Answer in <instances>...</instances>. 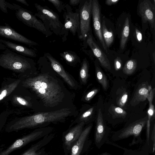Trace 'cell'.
<instances>
[{
  "label": "cell",
  "instance_id": "6da1fadb",
  "mask_svg": "<svg viewBox=\"0 0 155 155\" xmlns=\"http://www.w3.org/2000/svg\"><path fill=\"white\" fill-rule=\"evenodd\" d=\"M21 84L32 94L39 97L47 106L57 105L63 96L60 85L47 74L27 78L22 80Z\"/></svg>",
  "mask_w": 155,
  "mask_h": 155
},
{
  "label": "cell",
  "instance_id": "7a4b0ae2",
  "mask_svg": "<svg viewBox=\"0 0 155 155\" xmlns=\"http://www.w3.org/2000/svg\"><path fill=\"white\" fill-rule=\"evenodd\" d=\"M71 111L63 108L50 112H40L16 117L6 125L5 131L8 133L18 132L26 129L33 128L42 124L59 121L68 116Z\"/></svg>",
  "mask_w": 155,
  "mask_h": 155
},
{
  "label": "cell",
  "instance_id": "3957f363",
  "mask_svg": "<svg viewBox=\"0 0 155 155\" xmlns=\"http://www.w3.org/2000/svg\"><path fill=\"white\" fill-rule=\"evenodd\" d=\"M0 67L12 71L18 78L23 79L33 76L35 70L33 59L7 48L0 54Z\"/></svg>",
  "mask_w": 155,
  "mask_h": 155
},
{
  "label": "cell",
  "instance_id": "277c9868",
  "mask_svg": "<svg viewBox=\"0 0 155 155\" xmlns=\"http://www.w3.org/2000/svg\"><path fill=\"white\" fill-rule=\"evenodd\" d=\"M33 96L21 84L8 97L5 104L7 107L10 106L9 108L15 110L20 115L27 109L34 108Z\"/></svg>",
  "mask_w": 155,
  "mask_h": 155
},
{
  "label": "cell",
  "instance_id": "5b68a950",
  "mask_svg": "<svg viewBox=\"0 0 155 155\" xmlns=\"http://www.w3.org/2000/svg\"><path fill=\"white\" fill-rule=\"evenodd\" d=\"M34 5L37 10L35 15L41 19L47 30L60 36L63 24L60 21L58 15L46 6H42L37 3Z\"/></svg>",
  "mask_w": 155,
  "mask_h": 155
},
{
  "label": "cell",
  "instance_id": "8992f818",
  "mask_svg": "<svg viewBox=\"0 0 155 155\" xmlns=\"http://www.w3.org/2000/svg\"><path fill=\"white\" fill-rule=\"evenodd\" d=\"M63 17L64 20L63 27L61 29L60 36L62 41H66L69 32L73 36L78 33L80 29V18L79 10L72 11L71 7L68 4L64 5Z\"/></svg>",
  "mask_w": 155,
  "mask_h": 155
},
{
  "label": "cell",
  "instance_id": "52a82bcc",
  "mask_svg": "<svg viewBox=\"0 0 155 155\" xmlns=\"http://www.w3.org/2000/svg\"><path fill=\"white\" fill-rule=\"evenodd\" d=\"M51 130L50 128H43L36 129L17 139L8 146L0 148V155H9L13 151L48 134Z\"/></svg>",
  "mask_w": 155,
  "mask_h": 155
},
{
  "label": "cell",
  "instance_id": "ba28073f",
  "mask_svg": "<svg viewBox=\"0 0 155 155\" xmlns=\"http://www.w3.org/2000/svg\"><path fill=\"white\" fill-rule=\"evenodd\" d=\"M12 4L15 6V15L18 20L27 26L41 32L46 37L52 34L51 32L46 29L42 21L37 18L31 12L18 5L13 3Z\"/></svg>",
  "mask_w": 155,
  "mask_h": 155
},
{
  "label": "cell",
  "instance_id": "9c48e42d",
  "mask_svg": "<svg viewBox=\"0 0 155 155\" xmlns=\"http://www.w3.org/2000/svg\"><path fill=\"white\" fill-rule=\"evenodd\" d=\"M92 0L85 1L80 3L79 12L80 18V29L78 36L79 39L85 40L90 31V20Z\"/></svg>",
  "mask_w": 155,
  "mask_h": 155
},
{
  "label": "cell",
  "instance_id": "30bf717a",
  "mask_svg": "<svg viewBox=\"0 0 155 155\" xmlns=\"http://www.w3.org/2000/svg\"><path fill=\"white\" fill-rule=\"evenodd\" d=\"M147 116L137 120L116 132L114 135V139L116 140L127 138L131 136L137 137L139 136L143 129L146 124Z\"/></svg>",
  "mask_w": 155,
  "mask_h": 155
},
{
  "label": "cell",
  "instance_id": "8fae6325",
  "mask_svg": "<svg viewBox=\"0 0 155 155\" xmlns=\"http://www.w3.org/2000/svg\"><path fill=\"white\" fill-rule=\"evenodd\" d=\"M23 79L7 77L4 78L0 87V104H5L8 98L21 84Z\"/></svg>",
  "mask_w": 155,
  "mask_h": 155
},
{
  "label": "cell",
  "instance_id": "7c38bea8",
  "mask_svg": "<svg viewBox=\"0 0 155 155\" xmlns=\"http://www.w3.org/2000/svg\"><path fill=\"white\" fill-rule=\"evenodd\" d=\"M5 24V25H0V36L30 46L38 45L36 42L18 33L8 24Z\"/></svg>",
  "mask_w": 155,
  "mask_h": 155
},
{
  "label": "cell",
  "instance_id": "4fadbf2b",
  "mask_svg": "<svg viewBox=\"0 0 155 155\" xmlns=\"http://www.w3.org/2000/svg\"><path fill=\"white\" fill-rule=\"evenodd\" d=\"M100 12V5L98 1L92 0L91 14L92 16L94 32L103 48L107 53V48L105 45L102 33Z\"/></svg>",
  "mask_w": 155,
  "mask_h": 155
},
{
  "label": "cell",
  "instance_id": "5bb4252c",
  "mask_svg": "<svg viewBox=\"0 0 155 155\" xmlns=\"http://www.w3.org/2000/svg\"><path fill=\"white\" fill-rule=\"evenodd\" d=\"M155 2L153 4L150 1L144 0L139 6V12L144 23L149 22L153 28L155 27Z\"/></svg>",
  "mask_w": 155,
  "mask_h": 155
},
{
  "label": "cell",
  "instance_id": "9a60e30c",
  "mask_svg": "<svg viewBox=\"0 0 155 155\" xmlns=\"http://www.w3.org/2000/svg\"><path fill=\"white\" fill-rule=\"evenodd\" d=\"M108 135L106 130L101 110L99 109L95 136V143L98 148H100L102 145L106 140Z\"/></svg>",
  "mask_w": 155,
  "mask_h": 155
},
{
  "label": "cell",
  "instance_id": "2e32d148",
  "mask_svg": "<svg viewBox=\"0 0 155 155\" xmlns=\"http://www.w3.org/2000/svg\"><path fill=\"white\" fill-rule=\"evenodd\" d=\"M86 43L93 51L101 65L104 67L110 70L111 66L107 56L94 41L92 35L89 34L86 39Z\"/></svg>",
  "mask_w": 155,
  "mask_h": 155
},
{
  "label": "cell",
  "instance_id": "e0dca14e",
  "mask_svg": "<svg viewBox=\"0 0 155 155\" xmlns=\"http://www.w3.org/2000/svg\"><path fill=\"white\" fill-rule=\"evenodd\" d=\"M44 56L49 61L51 66L54 70L59 74L70 86L74 87L75 86V84L73 81L65 71L60 63L48 53H45Z\"/></svg>",
  "mask_w": 155,
  "mask_h": 155
},
{
  "label": "cell",
  "instance_id": "ac0fdd59",
  "mask_svg": "<svg viewBox=\"0 0 155 155\" xmlns=\"http://www.w3.org/2000/svg\"><path fill=\"white\" fill-rule=\"evenodd\" d=\"M84 122H80L71 128L65 135L64 143L68 149H70L78 140L83 131Z\"/></svg>",
  "mask_w": 155,
  "mask_h": 155
},
{
  "label": "cell",
  "instance_id": "d6986e66",
  "mask_svg": "<svg viewBox=\"0 0 155 155\" xmlns=\"http://www.w3.org/2000/svg\"><path fill=\"white\" fill-rule=\"evenodd\" d=\"M54 134H48L40 141L30 147L21 155H42L44 152V147L53 138Z\"/></svg>",
  "mask_w": 155,
  "mask_h": 155
},
{
  "label": "cell",
  "instance_id": "ffe728a7",
  "mask_svg": "<svg viewBox=\"0 0 155 155\" xmlns=\"http://www.w3.org/2000/svg\"><path fill=\"white\" fill-rule=\"evenodd\" d=\"M0 42L5 45L7 48L22 55L31 57H36L37 54L35 50L25 46L13 43L8 41L0 39Z\"/></svg>",
  "mask_w": 155,
  "mask_h": 155
},
{
  "label": "cell",
  "instance_id": "44dd1931",
  "mask_svg": "<svg viewBox=\"0 0 155 155\" xmlns=\"http://www.w3.org/2000/svg\"><path fill=\"white\" fill-rule=\"evenodd\" d=\"M152 89L151 86L146 82L140 84L130 101L131 105L135 106L140 102L145 101Z\"/></svg>",
  "mask_w": 155,
  "mask_h": 155
},
{
  "label": "cell",
  "instance_id": "7402d4cb",
  "mask_svg": "<svg viewBox=\"0 0 155 155\" xmlns=\"http://www.w3.org/2000/svg\"><path fill=\"white\" fill-rule=\"evenodd\" d=\"M92 126V125L91 124L83 130L78 140L72 147L71 155H80Z\"/></svg>",
  "mask_w": 155,
  "mask_h": 155
},
{
  "label": "cell",
  "instance_id": "603a6c76",
  "mask_svg": "<svg viewBox=\"0 0 155 155\" xmlns=\"http://www.w3.org/2000/svg\"><path fill=\"white\" fill-rule=\"evenodd\" d=\"M155 88H152L148 95L147 99L149 101V107L147 110V133L148 141L149 138L150 121L152 118L155 117V108L153 103L154 94Z\"/></svg>",
  "mask_w": 155,
  "mask_h": 155
},
{
  "label": "cell",
  "instance_id": "cb8c5ba5",
  "mask_svg": "<svg viewBox=\"0 0 155 155\" xmlns=\"http://www.w3.org/2000/svg\"><path fill=\"white\" fill-rule=\"evenodd\" d=\"M61 57L71 65H74L80 62V57L74 52L66 51L60 54Z\"/></svg>",
  "mask_w": 155,
  "mask_h": 155
},
{
  "label": "cell",
  "instance_id": "d4e9b609",
  "mask_svg": "<svg viewBox=\"0 0 155 155\" xmlns=\"http://www.w3.org/2000/svg\"><path fill=\"white\" fill-rule=\"evenodd\" d=\"M101 26L102 35L105 45L106 47L109 48L114 41L113 33L111 30L108 29L104 19L103 20Z\"/></svg>",
  "mask_w": 155,
  "mask_h": 155
},
{
  "label": "cell",
  "instance_id": "484cf974",
  "mask_svg": "<svg viewBox=\"0 0 155 155\" xmlns=\"http://www.w3.org/2000/svg\"><path fill=\"white\" fill-rule=\"evenodd\" d=\"M129 21L128 17L125 20L122 30L120 41V47L121 49H124L125 46L130 32Z\"/></svg>",
  "mask_w": 155,
  "mask_h": 155
},
{
  "label": "cell",
  "instance_id": "4316f807",
  "mask_svg": "<svg viewBox=\"0 0 155 155\" xmlns=\"http://www.w3.org/2000/svg\"><path fill=\"white\" fill-rule=\"evenodd\" d=\"M95 67L97 80L104 89L106 90L107 88L108 84L107 77L97 64H95Z\"/></svg>",
  "mask_w": 155,
  "mask_h": 155
},
{
  "label": "cell",
  "instance_id": "83f0119b",
  "mask_svg": "<svg viewBox=\"0 0 155 155\" xmlns=\"http://www.w3.org/2000/svg\"><path fill=\"white\" fill-rule=\"evenodd\" d=\"M13 114L18 115L16 111L8 107L0 114V134L5 125L8 117Z\"/></svg>",
  "mask_w": 155,
  "mask_h": 155
},
{
  "label": "cell",
  "instance_id": "f1b7e54d",
  "mask_svg": "<svg viewBox=\"0 0 155 155\" xmlns=\"http://www.w3.org/2000/svg\"><path fill=\"white\" fill-rule=\"evenodd\" d=\"M109 111L114 118H125L127 114L126 111L122 108L116 106L113 104L111 105L110 107Z\"/></svg>",
  "mask_w": 155,
  "mask_h": 155
},
{
  "label": "cell",
  "instance_id": "f546056e",
  "mask_svg": "<svg viewBox=\"0 0 155 155\" xmlns=\"http://www.w3.org/2000/svg\"><path fill=\"white\" fill-rule=\"evenodd\" d=\"M137 65V60L134 59H130L125 63L123 71L127 75L132 74L136 70Z\"/></svg>",
  "mask_w": 155,
  "mask_h": 155
},
{
  "label": "cell",
  "instance_id": "4dcf8cb0",
  "mask_svg": "<svg viewBox=\"0 0 155 155\" xmlns=\"http://www.w3.org/2000/svg\"><path fill=\"white\" fill-rule=\"evenodd\" d=\"M88 66L87 61L86 58L82 61L80 72V78L84 84H86L88 76Z\"/></svg>",
  "mask_w": 155,
  "mask_h": 155
},
{
  "label": "cell",
  "instance_id": "1f68e13d",
  "mask_svg": "<svg viewBox=\"0 0 155 155\" xmlns=\"http://www.w3.org/2000/svg\"><path fill=\"white\" fill-rule=\"evenodd\" d=\"M127 92L125 91H123L118 95L117 100V103L119 107H123L126 104L128 98Z\"/></svg>",
  "mask_w": 155,
  "mask_h": 155
},
{
  "label": "cell",
  "instance_id": "d6a6232c",
  "mask_svg": "<svg viewBox=\"0 0 155 155\" xmlns=\"http://www.w3.org/2000/svg\"><path fill=\"white\" fill-rule=\"evenodd\" d=\"M7 8L14 10L15 6L4 0H0V9L4 13H7Z\"/></svg>",
  "mask_w": 155,
  "mask_h": 155
},
{
  "label": "cell",
  "instance_id": "836d02e7",
  "mask_svg": "<svg viewBox=\"0 0 155 155\" xmlns=\"http://www.w3.org/2000/svg\"><path fill=\"white\" fill-rule=\"evenodd\" d=\"M94 107H93L84 112L80 117L79 120L80 122L86 121L93 114Z\"/></svg>",
  "mask_w": 155,
  "mask_h": 155
},
{
  "label": "cell",
  "instance_id": "e575fe53",
  "mask_svg": "<svg viewBox=\"0 0 155 155\" xmlns=\"http://www.w3.org/2000/svg\"><path fill=\"white\" fill-rule=\"evenodd\" d=\"M48 1L51 3L59 12H61L64 8V5L63 2L58 0H48Z\"/></svg>",
  "mask_w": 155,
  "mask_h": 155
},
{
  "label": "cell",
  "instance_id": "d590c367",
  "mask_svg": "<svg viewBox=\"0 0 155 155\" xmlns=\"http://www.w3.org/2000/svg\"><path fill=\"white\" fill-rule=\"evenodd\" d=\"M97 89H95L92 90L85 95L84 99L86 101H89L92 99L98 92Z\"/></svg>",
  "mask_w": 155,
  "mask_h": 155
},
{
  "label": "cell",
  "instance_id": "8d00e7d4",
  "mask_svg": "<svg viewBox=\"0 0 155 155\" xmlns=\"http://www.w3.org/2000/svg\"><path fill=\"white\" fill-rule=\"evenodd\" d=\"M122 66V61L119 57H117L114 60V67L116 71H118L121 69Z\"/></svg>",
  "mask_w": 155,
  "mask_h": 155
},
{
  "label": "cell",
  "instance_id": "74e56055",
  "mask_svg": "<svg viewBox=\"0 0 155 155\" xmlns=\"http://www.w3.org/2000/svg\"><path fill=\"white\" fill-rule=\"evenodd\" d=\"M135 31L137 40L140 42L142 41V36L141 32L137 29H135Z\"/></svg>",
  "mask_w": 155,
  "mask_h": 155
},
{
  "label": "cell",
  "instance_id": "f35d334b",
  "mask_svg": "<svg viewBox=\"0 0 155 155\" xmlns=\"http://www.w3.org/2000/svg\"><path fill=\"white\" fill-rule=\"evenodd\" d=\"M81 0H70L69 1V4L73 6H75L80 4Z\"/></svg>",
  "mask_w": 155,
  "mask_h": 155
},
{
  "label": "cell",
  "instance_id": "ab89813d",
  "mask_svg": "<svg viewBox=\"0 0 155 155\" xmlns=\"http://www.w3.org/2000/svg\"><path fill=\"white\" fill-rule=\"evenodd\" d=\"M155 125L154 124L153 129L152 131L151 135V139L153 143V152H154L155 149Z\"/></svg>",
  "mask_w": 155,
  "mask_h": 155
},
{
  "label": "cell",
  "instance_id": "60d3db41",
  "mask_svg": "<svg viewBox=\"0 0 155 155\" xmlns=\"http://www.w3.org/2000/svg\"><path fill=\"white\" fill-rule=\"evenodd\" d=\"M119 0H107L105 1V4L108 5H111L117 3Z\"/></svg>",
  "mask_w": 155,
  "mask_h": 155
},
{
  "label": "cell",
  "instance_id": "b9f144b4",
  "mask_svg": "<svg viewBox=\"0 0 155 155\" xmlns=\"http://www.w3.org/2000/svg\"><path fill=\"white\" fill-rule=\"evenodd\" d=\"M16 1L19 2H20L22 4L25 5L27 6H28L29 5L28 3L25 0H15Z\"/></svg>",
  "mask_w": 155,
  "mask_h": 155
},
{
  "label": "cell",
  "instance_id": "7bdbcfd3",
  "mask_svg": "<svg viewBox=\"0 0 155 155\" xmlns=\"http://www.w3.org/2000/svg\"><path fill=\"white\" fill-rule=\"evenodd\" d=\"M7 48L5 45L0 42V50H5Z\"/></svg>",
  "mask_w": 155,
  "mask_h": 155
},
{
  "label": "cell",
  "instance_id": "ee69618b",
  "mask_svg": "<svg viewBox=\"0 0 155 155\" xmlns=\"http://www.w3.org/2000/svg\"><path fill=\"white\" fill-rule=\"evenodd\" d=\"M103 155H108L104 154H103Z\"/></svg>",
  "mask_w": 155,
  "mask_h": 155
}]
</instances>
